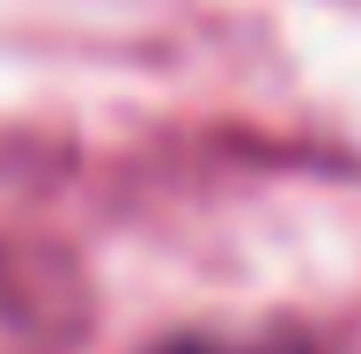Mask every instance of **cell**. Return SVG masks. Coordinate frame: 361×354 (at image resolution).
<instances>
[{
	"instance_id": "obj_1",
	"label": "cell",
	"mask_w": 361,
	"mask_h": 354,
	"mask_svg": "<svg viewBox=\"0 0 361 354\" xmlns=\"http://www.w3.org/2000/svg\"><path fill=\"white\" fill-rule=\"evenodd\" d=\"M147 354H310L295 332H177Z\"/></svg>"
}]
</instances>
